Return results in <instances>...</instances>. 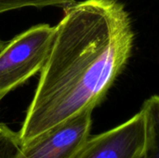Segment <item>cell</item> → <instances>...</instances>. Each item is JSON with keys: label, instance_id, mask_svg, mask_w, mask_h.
<instances>
[{"label": "cell", "instance_id": "cell-1", "mask_svg": "<svg viewBox=\"0 0 159 158\" xmlns=\"http://www.w3.org/2000/svg\"><path fill=\"white\" fill-rule=\"evenodd\" d=\"M133 41L129 15L117 0H85L65 7L18 132L21 144L93 111L124 70Z\"/></svg>", "mask_w": 159, "mask_h": 158}, {"label": "cell", "instance_id": "cell-2", "mask_svg": "<svg viewBox=\"0 0 159 158\" xmlns=\"http://www.w3.org/2000/svg\"><path fill=\"white\" fill-rule=\"evenodd\" d=\"M56 26L34 25L7 42L0 51V101L41 72L50 54Z\"/></svg>", "mask_w": 159, "mask_h": 158}, {"label": "cell", "instance_id": "cell-3", "mask_svg": "<svg viewBox=\"0 0 159 158\" xmlns=\"http://www.w3.org/2000/svg\"><path fill=\"white\" fill-rule=\"evenodd\" d=\"M92 112H84L22 143L16 158H75L90 136Z\"/></svg>", "mask_w": 159, "mask_h": 158}, {"label": "cell", "instance_id": "cell-4", "mask_svg": "<svg viewBox=\"0 0 159 158\" xmlns=\"http://www.w3.org/2000/svg\"><path fill=\"white\" fill-rule=\"evenodd\" d=\"M144 142V116L140 110L123 124L89 136L75 158H141Z\"/></svg>", "mask_w": 159, "mask_h": 158}, {"label": "cell", "instance_id": "cell-5", "mask_svg": "<svg viewBox=\"0 0 159 158\" xmlns=\"http://www.w3.org/2000/svg\"><path fill=\"white\" fill-rule=\"evenodd\" d=\"M144 116L143 158H159V95L146 100L141 109Z\"/></svg>", "mask_w": 159, "mask_h": 158}, {"label": "cell", "instance_id": "cell-6", "mask_svg": "<svg viewBox=\"0 0 159 158\" xmlns=\"http://www.w3.org/2000/svg\"><path fill=\"white\" fill-rule=\"evenodd\" d=\"M75 2V0H0V14L23 7H61L64 8Z\"/></svg>", "mask_w": 159, "mask_h": 158}, {"label": "cell", "instance_id": "cell-7", "mask_svg": "<svg viewBox=\"0 0 159 158\" xmlns=\"http://www.w3.org/2000/svg\"><path fill=\"white\" fill-rule=\"evenodd\" d=\"M20 146L19 133L2 125L0 129V158H16Z\"/></svg>", "mask_w": 159, "mask_h": 158}, {"label": "cell", "instance_id": "cell-8", "mask_svg": "<svg viewBox=\"0 0 159 158\" xmlns=\"http://www.w3.org/2000/svg\"><path fill=\"white\" fill-rule=\"evenodd\" d=\"M7 44V41H3V40H1L0 39V51L2 50V48L5 47V45Z\"/></svg>", "mask_w": 159, "mask_h": 158}, {"label": "cell", "instance_id": "cell-9", "mask_svg": "<svg viewBox=\"0 0 159 158\" xmlns=\"http://www.w3.org/2000/svg\"><path fill=\"white\" fill-rule=\"evenodd\" d=\"M1 127H2V124H0V129H1Z\"/></svg>", "mask_w": 159, "mask_h": 158}, {"label": "cell", "instance_id": "cell-10", "mask_svg": "<svg viewBox=\"0 0 159 158\" xmlns=\"http://www.w3.org/2000/svg\"><path fill=\"white\" fill-rule=\"evenodd\" d=\"M141 158H143V156H142V157H141Z\"/></svg>", "mask_w": 159, "mask_h": 158}]
</instances>
